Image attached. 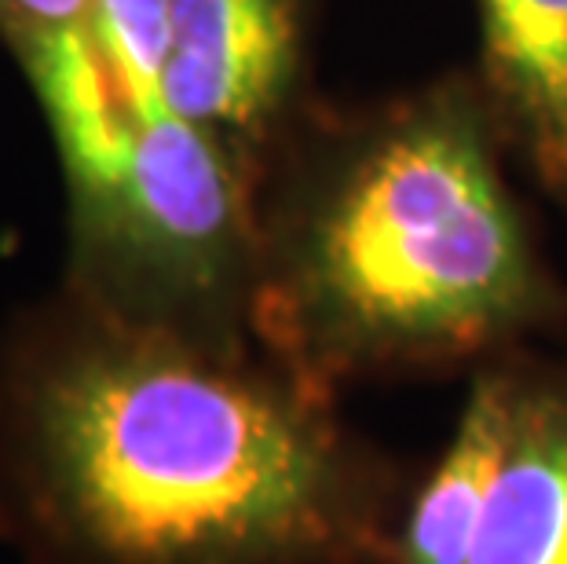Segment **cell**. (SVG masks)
<instances>
[{"label":"cell","mask_w":567,"mask_h":564,"mask_svg":"<svg viewBox=\"0 0 567 564\" xmlns=\"http://www.w3.org/2000/svg\"><path fill=\"white\" fill-rule=\"evenodd\" d=\"M564 305L462 117L392 132L289 246L268 327L300 386L454 363Z\"/></svg>","instance_id":"obj_2"},{"label":"cell","mask_w":567,"mask_h":564,"mask_svg":"<svg viewBox=\"0 0 567 564\" xmlns=\"http://www.w3.org/2000/svg\"><path fill=\"white\" fill-rule=\"evenodd\" d=\"M173 0H92V33L132 125L168 114L165 59Z\"/></svg>","instance_id":"obj_8"},{"label":"cell","mask_w":567,"mask_h":564,"mask_svg":"<svg viewBox=\"0 0 567 564\" xmlns=\"http://www.w3.org/2000/svg\"><path fill=\"white\" fill-rule=\"evenodd\" d=\"M513 414L509 367L484 370L457 414L446 448L410 480L384 564H465L480 510L502 462Z\"/></svg>","instance_id":"obj_5"},{"label":"cell","mask_w":567,"mask_h":564,"mask_svg":"<svg viewBox=\"0 0 567 564\" xmlns=\"http://www.w3.org/2000/svg\"><path fill=\"white\" fill-rule=\"evenodd\" d=\"M487 66L538 170L567 191V0H480Z\"/></svg>","instance_id":"obj_7"},{"label":"cell","mask_w":567,"mask_h":564,"mask_svg":"<svg viewBox=\"0 0 567 564\" xmlns=\"http://www.w3.org/2000/svg\"><path fill=\"white\" fill-rule=\"evenodd\" d=\"M293 66V0H173L168 111L198 129H249Z\"/></svg>","instance_id":"obj_3"},{"label":"cell","mask_w":567,"mask_h":564,"mask_svg":"<svg viewBox=\"0 0 567 564\" xmlns=\"http://www.w3.org/2000/svg\"><path fill=\"white\" fill-rule=\"evenodd\" d=\"M509 375V433L465 564H567V375Z\"/></svg>","instance_id":"obj_4"},{"label":"cell","mask_w":567,"mask_h":564,"mask_svg":"<svg viewBox=\"0 0 567 564\" xmlns=\"http://www.w3.org/2000/svg\"><path fill=\"white\" fill-rule=\"evenodd\" d=\"M8 4L30 33L92 27V0H8Z\"/></svg>","instance_id":"obj_9"},{"label":"cell","mask_w":567,"mask_h":564,"mask_svg":"<svg viewBox=\"0 0 567 564\" xmlns=\"http://www.w3.org/2000/svg\"><path fill=\"white\" fill-rule=\"evenodd\" d=\"M410 480L293 375L84 327L11 389L0 546L19 564H384Z\"/></svg>","instance_id":"obj_1"},{"label":"cell","mask_w":567,"mask_h":564,"mask_svg":"<svg viewBox=\"0 0 567 564\" xmlns=\"http://www.w3.org/2000/svg\"><path fill=\"white\" fill-rule=\"evenodd\" d=\"M30 63L63 158L95 206V224H100L125 187L132 117L114 89L92 27L33 30Z\"/></svg>","instance_id":"obj_6"}]
</instances>
